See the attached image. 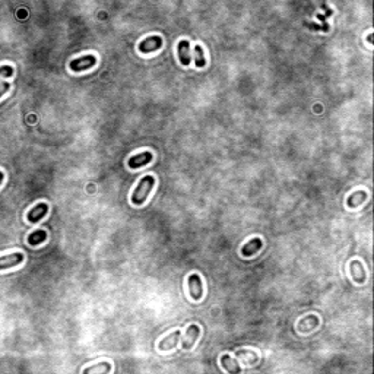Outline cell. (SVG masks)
<instances>
[{"label":"cell","mask_w":374,"mask_h":374,"mask_svg":"<svg viewBox=\"0 0 374 374\" xmlns=\"http://www.w3.org/2000/svg\"><path fill=\"white\" fill-rule=\"evenodd\" d=\"M97 63V57L92 56V54H86V56H82V57H78V59H73L69 65L70 70L73 72H83V70H88L91 67H94Z\"/></svg>","instance_id":"2"},{"label":"cell","mask_w":374,"mask_h":374,"mask_svg":"<svg viewBox=\"0 0 374 374\" xmlns=\"http://www.w3.org/2000/svg\"><path fill=\"white\" fill-rule=\"evenodd\" d=\"M151 161H152V152L145 151V152H141L138 155L130 157L128 160V165H129V168L136 170V168H141V167H145V165L151 164Z\"/></svg>","instance_id":"8"},{"label":"cell","mask_w":374,"mask_h":374,"mask_svg":"<svg viewBox=\"0 0 374 374\" xmlns=\"http://www.w3.org/2000/svg\"><path fill=\"white\" fill-rule=\"evenodd\" d=\"M367 197H368L367 192H364V190H355V192H352V193L348 196V199H346V206L351 208V209H355V208H358L359 205H362V203L367 200Z\"/></svg>","instance_id":"13"},{"label":"cell","mask_w":374,"mask_h":374,"mask_svg":"<svg viewBox=\"0 0 374 374\" xmlns=\"http://www.w3.org/2000/svg\"><path fill=\"white\" fill-rule=\"evenodd\" d=\"M110 371H111V365H110V362H107V361H102V362H99V364H97V365L83 368V373H85V374H88V373H110Z\"/></svg>","instance_id":"17"},{"label":"cell","mask_w":374,"mask_h":374,"mask_svg":"<svg viewBox=\"0 0 374 374\" xmlns=\"http://www.w3.org/2000/svg\"><path fill=\"white\" fill-rule=\"evenodd\" d=\"M163 47V38L160 35H151L148 38H145L144 41L139 43L138 49L141 53L144 54H148V53H152V51H157Z\"/></svg>","instance_id":"5"},{"label":"cell","mask_w":374,"mask_h":374,"mask_svg":"<svg viewBox=\"0 0 374 374\" xmlns=\"http://www.w3.org/2000/svg\"><path fill=\"white\" fill-rule=\"evenodd\" d=\"M3 180H5V173H3V171H0V184L3 183Z\"/></svg>","instance_id":"21"},{"label":"cell","mask_w":374,"mask_h":374,"mask_svg":"<svg viewBox=\"0 0 374 374\" xmlns=\"http://www.w3.org/2000/svg\"><path fill=\"white\" fill-rule=\"evenodd\" d=\"M155 186V177L154 176H145L138 183L136 189L132 193V203L136 206H141L146 202L149 195L152 193V189Z\"/></svg>","instance_id":"1"},{"label":"cell","mask_w":374,"mask_h":374,"mask_svg":"<svg viewBox=\"0 0 374 374\" xmlns=\"http://www.w3.org/2000/svg\"><path fill=\"white\" fill-rule=\"evenodd\" d=\"M47 212H49V206H47V203H38V205L33 206V208L28 211V213H27V219H28V222H31V224L40 222V221L47 215Z\"/></svg>","instance_id":"10"},{"label":"cell","mask_w":374,"mask_h":374,"mask_svg":"<svg viewBox=\"0 0 374 374\" xmlns=\"http://www.w3.org/2000/svg\"><path fill=\"white\" fill-rule=\"evenodd\" d=\"M189 284V293L190 297L196 301L203 298V285H202V278L199 274H192L187 279Z\"/></svg>","instance_id":"3"},{"label":"cell","mask_w":374,"mask_h":374,"mask_svg":"<svg viewBox=\"0 0 374 374\" xmlns=\"http://www.w3.org/2000/svg\"><path fill=\"white\" fill-rule=\"evenodd\" d=\"M349 274H351L352 281H354L355 284H358V285L364 284L365 279H367V274H365L364 265H362V262L358 260V259L351 260V263H349Z\"/></svg>","instance_id":"4"},{"label":"cell","mask_w":374,"mask_h":374,"mask_svg":"<svg viewBox=\"0 0 374 374\" xmlns=\"http://www.w3.org/2000/svg\"><path fill=\"white\" fill-rule=\"evenodd\" d=\"M367 41L370 43V46H373V37H371V34H370V35L367 37Z\"/></svg>","instance_id":"22"},{"label":"cell","mask_w":374,"mask_h":374,"mask_svg":"<svg viewBox=\"0 0 374 374\" xmlns=\"http://www.w3.org/2000/svg\"><path fill=\"white\" fill-rule=\"evenodd\" d=\"M221 365H222L224 370L228 371V373H240V371H241L238 362H237L229 354H224V355L221 357Z\"/></svg>","instance_id":"15"},{"label":"cell","mask_w":374,"mask_h":374,"mask_svg":"<svg viewBox=\"0 0 374 374\" xmlns=\"http://www.w3.org/2000/svg\"><path fill=\"white\" fill-rule=\"evenodd\" d=\"M181 339V332L180 330H176L173 333H170L168 336L163 338L158 343V349L161 352H167V351H171L177 346L179 341Z\"/></svg>","instance_id":"7"},{"label":"cell","mask_w":374,"mask_h":374,"mask_svg":"<svg viewBox=\"0 0 374 374\" xmlns=\"http://www.w3.org/2000/svg\"><path fill=\"white\" fill-rule=\"evenodd\" d=\"M262 247H263V241H262V238H259V237L252 238L250 241H247V243L243 245V248H241V255H243L244 258H252V256H253V255H256L259 250H262Z\"/></svg>","instance_id":"9"},{"label":"cell","mask_w":374,"mask_h":374,"mask_svg":"<svg viewBox=\"0 0 374 374\" xmlns=\"http://www.w3.org/2000/svg\"><path fill=\"white\" fill-rule=\"evenodd\" d=\"M193 54H195V63L197 67H205L206 66V59H205V54H203V49L202 46H196L195 50H193Z\"/></svg>","instance_id":"18"},{"label":"cell","mask_w":374,"mask_h":374,"mask_svg":"<svg viewBox=\"0 0 374 374\" xmlns=\"http://www.w3.org/2000/svg\"><path fill=\"white\" fill-rule=\"evenodd\" d=\"M24 262V255L22 253H12L0 258V271H5L9 268H15Z\"/></svg>","instance_id":"11"},{"label":"cell","mask_w":374,"mask_h":374,"mask_svg":"<svg viewBox=\"0 0 374 374\" xmlns=\"http://www.w3.org/2000/svg\"><path fill=\"white\" fill-rule=\"evenodd\" d=\"M46 238H47V232L43 229H37L28 235V244L35 247V245H40L43 241H46Z\"/></svg>","instance_id":"16"},{"label":"cell","mask_w":374,"mask_h":374,"mask_svg":"<svg viewBox=\"0 0 374 374\" xmlns=\"http://www.w3.org/2000/svg\"><path fill=\"white\" fill-rule=\"evenodd\" d=\"M177 54H179V59L181 62V65L184 66H189L190 62H192V54H190V44L189 41L183 40L179 43L177 46Z\"/></svg>","instance_id":"14"},{"label":"cell","mask_w":374,"mask_h":374,"mask_svg":"<svg viewBox=\"0 0 374 374\" xmlns=\"http://www.w3.org/2000/svg\"><path fill=\"white\" fill-rule=\"evenodd\" d=\"M199 336H200V327L197 325H190L187 327V330H186L184 339L181 341V348L184 351H190L195 346V343L199 339Z\"/></svg>","instance_id":"6"},{"label":"cell","mask_w":374,"mask_h":374,"mask_svg":"<svg viewBox=\"0 0 374 374\" xmlns=\"http://www.w3.org/2000/svg\"><path fill=\"white\" fill-rule=\"evenodd\" d=\"M14 75L12 66H0V78H9Z\"/></svg>","instance_id":"19"},{"label":"cell","mask_w":374,"mask_h":374,"mask_svg":"<svg viewBox=\"0 0 374 374\" xmlns=\"http://www.w3.org/2000/svg\"><path fill=\"white\" fill-rule=\"evenodd\" d=\"M320 320L316 314H309L307 317L301 319L297 325L298 332H313L319 326Z\"/></svg>","instance_id":"12"},{"label":"cell","mask_w":374,"mask_h":374,"mask_svg":"<svg viewBox=\"0 0 374 374\" xmlns=\"http://www.w3.org/2000/svg\"><path fill=\"white\" fill-rule=\"evenodd\" d=\"M9 89H11V83L9 82H0V98H2Z\"/></svg>","instance_id":"20"}]
</instances>
